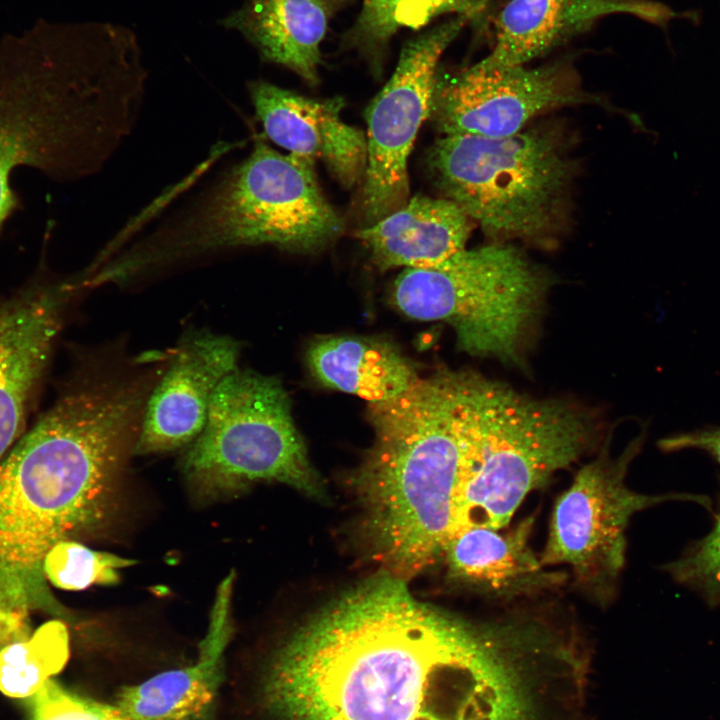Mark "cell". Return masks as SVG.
<instances>
[{"mask_svg":"<svg viewBox=\"0 0 720 720\" xmlns=\"http://www.w3.org/2000/svg\"><path fill=\"white\" fill-rule=\"evenodd\" d=\"M678 584L696 592L710 608L720 605V500L710 532L663 566Z\"/></svg>","mask_w":720,"mask_h":720,"instance_id":"obj_25","label":"cell"},{"mask_svg":"<svg viewBox=\"0 0 720 720\" xmlns=\"http://www.w3.org/2000/svg\"><path fill=\"white\" fill-rule=\"evenodd\" d=\"M613 14L657 25L678 15L651 0H510L496 16L493 48L480 62L526 65Z\"/></svg>","mask_w":720,"mask_h":720,"instance_id":"obj_17","label":"cell"},{"mask_svg":"<svg viewBox=\"0 0 720 720\" xmlns=\"http://www.w3.org/2000/svg\"><path fill=\"white\" fill-rule=\"evenodd\" d=\"M129 73L102 23H39L0 40V233L21 207L19 168L54 181L86 176L129 124Z\"/></svg>","mask_w":720,"mask_h":720,"instance_id":"obj_3","label":"cell"},{"mask_svg":"<svg viewBox=\"0 0 720 720\" xmlns=\"http://www.w3.org/2000/svg\"><path fill=\"white\" fill-rule=\"evenodd\" d=\"M427 167L445 198L494 243L545 241L557 232L576 172L560 129L544 126L500 138L442 136Z\"/></svg>","mask_w":720,"mask_h":720,"instance_id":"obj_7","label":"cell"},{"mask_svg":"<svg viewBox=\"0 0 720 720\" xmlns=\"http://www.w3.org/2000/svg\"><path fill=\"white\" fill-rule=\"evenodd\" d=\"M643 439V434L633 439L618 457L605 447L577 472L553 507L540 559L547 567L568 566L576 583L599 601L610 598L624 568L625 533L636 513L671 500L710 504L703 496L648 495L629 488L626 475Z\"/></svg>","mask_w":720,"mask_h":720,"instance_id":"obj_10","label":"cell"},{"mask_svg":"<svg viewBox=\"0 0 720 720\" xmlns=\"http://www.w3.org/2000/svg\"><path fill=\"white\" fill-rule=\"evenodd\" d=\"M240 352L231 336L207 329L183 335L149 396L133 454L165 453L192 443L205 425L216 388L239 368Z\"/></svg>","mask_w":720,"mask_h":720,"instance_id":"obj_14","label":"cell"},{"mask_svg":"<svg viewBox=\"0 0 720 720\" xmlns=\"http://www.w3.org/2000/svg\"><path fill=\"white\" fill-rule=\"evenodd\" d=\"M256 115L268 138L291 154L322 160L346 188L365 174L367 140L341 118V97L310 98L258 81L250 85Z\"/></svg>","mask_w":720,"mask_h":720,"instance_id":"obj_15","label":"cell"},{"mask_svg":"<svg viewBox=\"0 0 720 720\" xmlns=\"http://www.w3.org/2000/svg\"><path fill=\"white\" fill-rule=\"evenodd\" d=\"M314 162L281 154L258 141L192 209L125 253L136 277L172 264L242 246L319 251L344 232V220L324 196Z\"/></svg>","mask_w":720,"mask_h":720,"instance_id":"obj_5","label":"cell"},{"mask_svg":"<svg viewBox=\"0 0 720 720\" xmlns=\"http://www.w3.org/2000/svg\"><path fill=\"white\" fill-rule=\"evenodd\" d=\"M468 20L457 16L409 41L393 75L366 110L367 164L362 194L366 226L410 199L408 158L421 125L429 119L438 64Z\"/></svg>","mask_w":720,"mask_h":720,"instance_id":"obj_11","label":"cell"},{"mask_svg":"<svg viewBox=\"0 0 720 720\" xmlns=\"http://www.w3.org/2000/svg\"><path fill=\"white\" fill-rule=\"evenodd\" d=\"M313 376L323 385L369 404L394 399L418 380L414 365L391 343L355 336H326L307 350Z\"/></svg>","mask_w":720,"mask_h":720,"instance_id":"obj_21","label":"cell"},{"mask_svg":"<svg viewBox=\"0 0 720 720\" xmlns=\"http://www.w3.org/2000/svg\"><path fill=\"white\" fill-rule=\"evenodd\" d=\"M478 405L469 370H440L394 399L369 404L375 437L355 482L385 572L407 581L443 557Z\"/></svg>","mask_w":720,"mask_h":720,"instance_id":"obj_4","label":"cell"},{"mask_svg":"<svg viewBox=\"0 0 720 720\" xmlns=\"http://www.w3.org/2000/svg\"><path fill=\"white\" fill-rule=\"evenodd\" d=\"M263 691L282 720H548L535 648L516 618L465 620L384 571L298 626Z\"/></svg>","mask_w":720,"mask_h":720,"instance_id":"obj_1","label":"cell"},{"mask_svg":"<svg viewBox=\"0 0 720 720\" xmlns=\"http://www.w3.org/2000/svg\"><path fill=\"white\" fill-rule=\"evenodd\" d=\"M549 285L547 273L522 251L493 243L405 268L392 298L411 318L448 323L460 350L521 367Z\"/></svg>","mask_w":720,"mask_h":720,"instance_id":"obj_8","label":"cell"},{"mask_svg":"<svg viewBox=\"0 0 720 720\" xmlns=\"http://www.w3.org/2000/svg\"><path fill=\"white\" fill-rule=\"evenodd\" d=\"M32 608L28 600L0 585V651L31 635L29 611Z\"/></svg>","mask_w":720,"mask_h":720,"instance_id":"obj_27","label":"cell"},{"mask_svg":"<svg viewBox=\"0 0 720 720\" xmlns=\"http://www.w3.org/2000/svg\"><path fill=\"white\" fill-rule=\"evenodd\" d=\"M22 701L25 720H128L115 704L80 695L55 678Z\"/></svg>","mask_w":720,"mask_h":720,"instance_id":"obj_26","label":"cell"},{"mask_svg":"<svg viewBox=\"0 0 720 720\" xmlns=\"http://www.w3.org/2000/svg\"><path fill=\"white\" fill-rule=\"evenodd\" d=\"M70 354L50 406L0 459V582L56 613L44 558L106 520L159 379L153 365L121 350Z\"/></svg>","mask_w":720,"mask_h":720,"instance_id":"obj_2","label":"cell"},{"mask_svg":"<svg viewBox=\"0 0 720 720\" xmlns=\"http://www.w3.org/2000/svg\"><path fill=\"white\" fill-rule=\"evenodd\" d=\"M533 519L526 518L501 533L487 527H470L448 541L442 559L448 576L481 595L514 600L538 595L561 585L566 576L551 571L531 548Z\"/></svg>","mask_w":720,"mask_h":720,"instance_id":"obj_18","label":"cell"},{"mask_svg":"<svg viewBox=\"0 0 720 720\" xmlns=\"http://www.w3.org/2000/svg\"><path fill=\"white\" fill-rule=\"evenodd\" d=\"M84 293L76 274L61 276L42 263L0 296V459L27 430L60 335Z\"/></svg>","mask_w":720,"mask_h":720,"instance_id":"obj_13","label":"cell"},{"mask_svg":"<svg viewBox=\"0 0 720 720\" xmlns=\"http://www.w3.org/2000/svg\"><path fill=\"white\" fill-rule=\"evenodd\" d=\"M473 224L455 202L417 195L356 236L382 270L425 267L465 249Z\"/></svg>","mask_w":720,"mask_h":720,"instance_id":"obj_19","label":"cell"},{"mask_svg":"<svg viewBox=\"0 0 720 720\" xmlns=\"http://www.w3.org/2000/svg\"><path fill=\"white\" fill-rule=\"evenodd\" d=\"M70 655L69 633L61 620H50L31 635L0 651V692L24 700L61 672Z\"/></svg>","mask_w":720,"mask_h":720,"instance_id":"obj_22","label":"cell"},{"mask_svg":"<svg viewBox=\"0 0 720 720\" xmlns=\"http://www.w3.org/2000/svg\"><path fill=\"white\" fill-rule=\"evenodd\" d=\"M658 447L667 453L687 449L700 450L720 464V426L671 434L659 440Z\"/></svg>","mask_w":720,"mask_h":720,"instance_id":"obj_28","label":"cell"},{"mask_svg":"<svg viewBox=\"0 0 720 720\" xmlns=\"http://www.w3.org/2000/svg\"><path fill=\"white\" fill-rule=\"evenodd\" d=\"M234 577L218 585L197 661L122 687L114 704L128 720H212L225 677V651L232 638Z\"/></svg>","mask_w":720,"mask_h":720,"instance_id":"obj_16","label":"cell"},{"mask_svg":"<svg viewBox=\"0 0 720 720\" xmlns=\"http://www.w3.org/2000/svg\"><path fill=\"white\" fill-rule=\"evenodd\" d=\"M136 564L134 559L91 549L67 539L56 543L46 554L43 573L53 586L69 591L92 585H114L120 570Z\"/></svg>","mask_w":720,"mask_h":720,"instance_id":"obj_24","label":"cell"},{"mask_svg":"<svg viewBox=\"0 0 720 720\" xmlns=\"http://www.w3.org/2000/svg\"><path fill=\"white\" fill-rule=\"evenodd\" d=\"M599 435L591 410L488 379L462 463L453 535L505 528L532 491L590 452Z\"/></svg>","mask_w":720,"mask_h":720,"instance_id":"obj_6","label":"cell"},{"mask_svg":"<svg viewBox=\"0 0 720 720\" xmlns=\"http://www.w3.org/2000/svg\"><path fill=\"white\" fill-rule=\"evenodd\" d=\"M346 0H246L221 21L241 33L268 61L311 85L319 81L321 43Z\"/></svg>","mask_w":720,"mask_h":720,"instance_id":"obj_20","label":"cell"},{"mask_svg":"<svg viewBox=\"0 0 720 720\" xmlns=\"http://www.w3.org/2000/svg\"><path fill=\"white\" fill-rule=\"evenodd\" d=\"M485 0H363L353 29L356 41L365 46L384 44L403 28L417 29L442 14L469 19L484 7Z\"/></svg>","mask_w":720,"mask_h":720,"instance_id":"obj_23","label":"cell"},{"mask_svg":"<svg viewBox=\"0 0 720 720\" xmlns=\"http://www.w3.org/2000/svg\"><path fill=\"white\" fill-rule=\"evenodd\" d=\"M594 101L568 62L530 68L479 61L453 73L438 69L429 120L443 136L500 138L521 132L541 113Z\"/></svg>","mask_w":720,"mask_h":720,"instance_id":"obj_12","label":"cell"},{"mask_svg":"<svg viewBox=\"0 0 720 720\" xmlns=\"http://www.w3.org/2000/svg\"><path fill=\"white\" fill-rule=\"evenodd\" d=\"M181 465L187 480L208 496L260 480L324 494L281 381L249 369L237 368L216 388L205 425Z\"/></svg>","mask_w":720,"mask_h":720,"instance_id":"obj_9","label":"cell"}]
</instances>
